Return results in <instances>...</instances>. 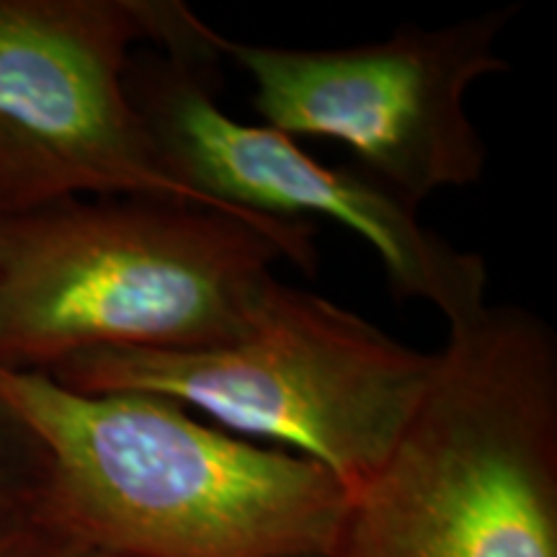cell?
Segmentation results:
<instances>
[{
    "mask_svg": "<svg viewBox=\"0 0 557 557\" xmlns=\"http://www.w3.org/2000/svg\"><path fill=\"white\" fill-rule=\"evenodd\" d=\"M41 455L29 429L0 400V508H29L39 483Z\"/></svg>",
    "mask_w": 557,
    "mask_h": 557,
    "instance_id": "8",
    "label": "cell"
},
{
    "mask_svg": "<svg viewBox=\"0 0 557 557\" xmlns=\"http://www.w3.org/2000/svg\"><path fill=\"white\" fill-rule=\"evenodd\" d=\"M169 0H0V218L83 197L214 205L165 169L127 90Z\"/></svg>",
    "mask_w": 557,
    "mask_h": 557,
    "instance_id": "6",
    "label": "cell"
},
{
    "mask_svg": "<svg viewBox=\"0 0 557 557\" xmlns=\"http://www.w3.org/2000/svg\"><path fill=\"white\" fill-rule=\"evenodd\" d=\"M41 455V532L124 557L331 555L348 491L310 459L145 393L88 395L0 367Z\"/></svg>",
    "mask_w": 557,
    "mask_h": 557,
    "instance_id": "1",
    "label": "cell"
},
{
    "mask_svg": "<svg viewBox=\"0 0 557 557\" xmlns=\"http://www.w3.org/2000/svg\"><path fill=\"white\" fill-rule=\"evenodd\" d=\"M32 529L29 508H0V557H16Z\"/></svg>",
    "mask_w": 557,
    "mask_h": 557,
    "instance_id": "10",
    "label": "cell"
},
{
    "mask_svg": "<svg viewBox=\"0 0 557 557\" xmlns=\"http://www.w3.org/2000/svg\"><path fill=\"white\" fill-rule=\"evenodd\" d=\"M218 60L205 24L199 45L135 54L127 70L129 99L181 184L256 218L336 222L377 253L395 297L429 302L449 329L485 308L483 256L451 246L354 165H325L284 132L230 116L218 101Z\"/></svg>",
    "mask_w": 557,
    "mask_h": 557,
    "instance_id": "7",
    "label": "cell"
},
{
    "mask_svg": "<svg viewBox=\"0 0 557 557\" xmlns=\"http://www.w3.org/2000/svg\"><path fill=\"white\" fill-rule=\"evenodd\" d=\"M315 225L137 197L0 218V367L86 351H197L250 329L271 267L318 269Z\"/></svg>",
    "mask_w": 557,
    "mask_h": 557,
    "instance_id": "2",
    "label": "cell"
},
{
    "mask_svg": "<svg viewBox=\"0 0 557 557\" xmlns=\"http://www.w3.org/2000/svg\"><path fill=\"white\" fill-rule=\"evenodd\" d=\"M16 557H124V555L107 553V549L86 545V542H78V540L58 537V534L41 532L39 527H34Z\"/></svg>",
    "mask_w": 557,
    "mask_h": 557,
    "instance_id": "9",
    "label": "cell"
},
{
    "mask_svg": "<svg viewBox=\"0 0 557 557\" xmlns=\"http://www.w3.org/2000/svg\"><path fill=\"white\" fill-rule=\"evenodd\" d=\"M421 354L357 312L274 276L240 338L197 351H86L50 377L88 395L145 393L329 470L348 493L382 468L431 385Z\"/></svg>",
    "mask_w": 557,
    "mask_h": 557,
    "instance_id": "4",
    "label": "cell"
},
{
    "mask_svg": "<svg viewBox=\"0 0 557 557\" xmlns=\"http://www.w3.org/2000/svg\"><path fill=\"white\" fill-rule=\"evenodd\" d=\"M513 13L493 9L436 29L408 24L333 50L248 45L212 26L209 41L248 75L267 127L341 145L354 169L421 209L431 194L483 181L487 145L465 99L475 81L511 70L496 45Z\"/></svg>",
    "mask_w": 557,
    "mask_h": 557,
    "instance_id": "5",
    "label": "cell"
},
{
    "mask_svg": "<svg viewBox=\"0 0 557 557\" xmlns=\"http://www.w3.org/2000/svg\"><path fill=\"white\" fill-rule=\"evenodd\" d=\"M284 557H331V555H315V553H312V555H284Z\"/></svg>",
    "mask_w": 557,
    "mask_h": 557,
    "instance_id": "11",
    "label": "cell"
},
{
    "mask_svg": "<svg viewBox=\"0 0 557 557\" xmlns=\"http://www.w3.org/2000/svg\"><path fill=\"white\" fill-rule=\"evenodd\" d=\"M331 557H557V338L519 305L451 325Z\"/></svg>",
    "mask_w": 557,
    "mask_h": 557,
    "instance_id": "3",
    "label": "cell"
}]
</instances>
